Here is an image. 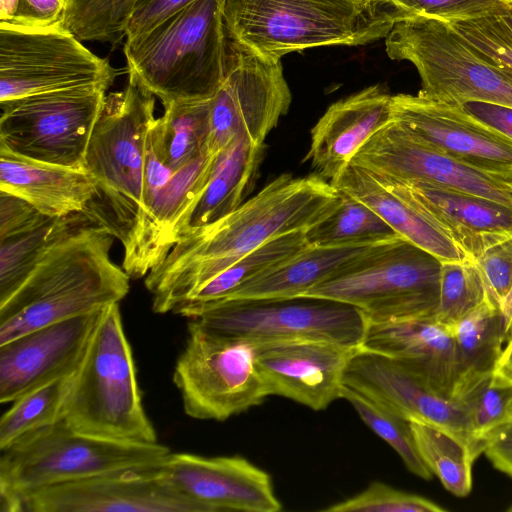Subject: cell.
<instances>
[{"label":"cell","instance_id":"25","mask_svg":"<svg viewBox=\"0 0 512 512\" xmlns=\"http://www.w3.org/2000/svg\"><path fill=\"white\" fill-rule=\"evenodd\" d=\"M390 241L340 246L310 245L289 260L245 282L221 300L300 298L309 289L355 269Z\"/></svg>","mask_w":512,"mask_h":512},{"label":"cell","instance_id":"36","mask_svg":"<svg viewBox=\"0 0 512 512\" xmlns=\"http://www.w3.org/2000/svg\"><path fill=\"white\" fill-rule=\"evenodd\" d=\"M72 374L19 397L0 419V451L24 435L63 419Z\"/></svg>","mask_w":512,"mask_h":512},{"label":"cell","instance_id":"42","mask_svg":"<svg viewBox=\"0 0 512 512\" xmlns=\"http://www.w3.org/2000/svg\"><path fill=\"white\" fill-rule=\"evenodd\" d=\"M405 17H425L449 22L485 16L512 0H388Z\"/></svg>","mask_w":512,"mask_h":512},{"label":"cell","instance_id":"35","mask_svg":"<svg viewBox=\"0 0 512 512\" xmlns=\"http://www.w3.org/2000/svg\"><path fill=\"white\" fill-rule=\"evenodd\" d=\"M410 423L417 450L430 471L450 493L467 496L472 489V465L476 459L471 450L436 426Z\"/></svg>","mask_w":512,"mask_h":512},{"label":"cell","instance_id":"43","mask_svg":"<svg viewBox=\"0 0 512 512\" xmlns=\"http://www.w3.org/2000/svg\"><path fill=\"white\" fill-rule=\"evenodd\" d=\"M474 262L489 297L501 310L512 291V238L488 248Z\"/></svg>","mask_w":512,"mask_h":512},{"label":"cell","instance_id":"45","mask_svg":"<svg viewBox=\"0 0 512 512\" xmlns=\"http://www.w3.org/2000/svg\"><path fill=\"white\" fill-rule=\"evenodd\" d=\"M45 216L23 198L0 190V239L30 228Z\"/></svg>","mask_w":512,"mask_h":512},{"label":"cell","instance_id":"33","mask_svg":"<svg viewBox=\"0 0 512 512\" xmlns=\"http://www.w3.org/2000/svg\"><path fill=\"white\" fill-rule=\"evenodd\" d=\"M339 206L306 231L312 246L378 243L400 237L373 209L340 191ZM402 238V237H401Z\"/></svg>","mask_w":512,"mask_h":512},{"label":"cell","instance_id":"30","mask_svg":"<svg viewBox=\"0 0 512 512\" xmlns=\"http://www.w3.org/2000/svg\"><path fill=\"white\" fill-rule=\"evenodd\" d=\"M452 334L459 379L494 373L507 341V331L504 315L489 295L456 325Z\"/></svg>","mask_w":512,"mask_h":512},{"label":"cell","instance_id":"40","mask_svg":"<svg viewBox=\"0 0 512 512\" xmlns=\"http://www.w3.org/2000/svg\"><path fill=\"white\" fill-rule=\"evenodd\" d=\"M445 23L482 58L512 78V3L485 16Z\"/></svg>","mask_w":512,"mask_h":512},{"label":"cell","instance_id":"39","mask_svg":"<svg viewBox=\"0 0 512 512\" xmlns=\"http://www.w3.org/2000/svg\"><path fill=\"white\" fill-rule=\"evenodd\" d=\"M138 0H67L64 27L81 41L117 44Z\"/></svg>","mask_w":512,"mask_h":512},{"label":"cell","instance_id":"22","mask_svg":"<svg viewBox=\"0 0 512 512\" xmlns=\"http://www.w3.org/2000/svg\"><path fill=\"white\" fill-rule=\"evenodd\" d=\"M374 177L436 225L472 261L512 238L510 205L429 183Z\"/></svg>","mask_w":512,"mask_h":512},{"label":"cell","instance_id":"29","mask_svg":"<svg viewBox=\"0 0 512 512\" xmlns=\"http://www.w3.org/2000/svg\"><path fill=\"white\" fill-rule=\"evenodd\" d=\"M210 100L172 102L164 105L148 131L159 159L176 172L207 153Z\"/></svg>","mask_w":512,"mask_h":512},{"label":"cell","instance_id":"2","mask_svg":"<svg viewBox=\"0 0 512 512\" xmlns=\"http://www.w3.org/2000/svg\"><path fill=\"white\" fill-rule=\"evenodd\" d=\"M114 239L79 213L24 284L0 304V345L120 303L130 290L131 278L110 258Z\"/></svg>","mask_w":512,"mask_h":512},{"label":"cell","instance_id":"8","mask_svg":"<svg viewBox=\"0 0 512 512\" xmlns=\"http://www.w3.org/2000/svg\"><path fill=\"white\" fill-rule=\"evenodd\" d=\"M384 39L390 59L415 66L421 79L419 95L453 106L479 101L512 107V78L482 58L447 23L406 17Z\"/></svg>","mask_w":512,"mask_h":512},{"label":"cell","instance_id":"49","mask_svg":"<svg viewBox=\"0 0 512 512\" xmlns=\"http://www.w3.org/2000/svg\"><path fill=\"white\" fill-rule=\"evenodd\" d=\"M494 375L498 379L512 384V335L507 338L502 354L495 367Z\"/></svg>","mask_w":512,"mask_h":512},{"label":"cell","instance_id":"9","mask_svg":"<svg viewBox=\"0 0 512 512\" xmlns=\"http://www.w3.org/2000/svg\"><path fill=\"white\" fill-rule=\"evenodd\" d=\"M442 262L398 237L365 262L325 281L300 298L324 299L359 309L368 322H391L435 315Z\"/></svg>","mask_w":512,"mask_h":512},{"label":"cell","instance_id":"31","mask_svg":"<svg viewBox=\"0 0 512 512\" xmlns=\"http://www.w3.org/2000/svg\"><path fill=\"white\" fill-rule=\"evenodd\" d=\"M78 215H46L30 228L0 239V304L24 284L48 248Z\"/></svg>","mask_w":512,"mask_h":512},{"label":"cell","instance_id":"46","mask_svg":"<svg viewBox=\"0 0 512 512\" xmlns=\"http://www.w3.org/2000/svg\"><path fill=\"white\" fill-rule=\"evenodd\" d=\"M23 11L19 27L47 28L64 23L67 0H22Z\"/></svg>","mask_w":512,"mask_h":512},{"label":"cell","instance_id":"41","mask_svg":"<svg viewBox=\"0 0 512 512\" xmlns=\"http://www.w3.org/2000/svg\"><path fill=\"white\" fill-rule=\"evenodd\" d=\"M321 511L443 512L446 509L422 496L398 490L380 481H373L360 493Z\"/></svg>","mask_w":512,"mask_h":512},{"label":"cell","instance_id":"3","mask_svg":"<svg viewBox=\"0 0 512 512\" xmlns=\"http://www.w3.org/2000/svg\"><path fill=\"white\" fill-rule=\"evenodd\" d=\"M228 38L281 59L310 48L364 45L406 18L388 0H224Z\"/></svg>","mask_w":512,"mask_h":512},{"label":"cell","instance_id":"24","mask_svg":"<svg viewBox=\"0 0 512 512\" xmlns=\"http://www.w3.org/2000/svg\"><path fill=\"white\" fill-rule=\"evenodd\" d=\"M392 120V95L380 84L333 103L311 130L305 160L330 182L359 149Z\"/></svg>","mask_w":512,"mask_h":512},{"label":"cell","instance_id":"38","mask_svg":"<svg viewBox=\"0 0 512 512\" xmlns=\"http://www.w3.org/2000/svg\"><path fill=\"white\" fill-rule=\"evenodd\" d=\"M488 298L474 261L443 262L435 320L451 332L471 311Z\"/></svg>","mask_w":512,"mask_h":512},{"label":"cell","instance_id":"15","mask_svg":"<svg viewBox=\"0 0 512 512\" xmlns=\"http://www.w3.org/2000/svg\"><path fill=\"white\" fill-rule=\"evenodd\" d=\"M162 463L111 471L36 491L21 512H207L166 478Z\"/></svg>","mask_w":512,"mask_h":512},{"label":"cell","instance_id":"21","mask_svg":"<svg viewBox=\"0 0 512 512\" xmlns=\"http://www.w3.org/2000/svg\"><path fill=\"white\" fill-rule=\"evenodd\" d=\"M101 312L51 324L0 345V403H12L34 389L73 374Z\"/></svg>","mask_w":512,"mask_h":512},{"label":"cell","instance_id":"51","mask_svg":"<svg viewBox=\"0 0 512 512\" xmlns=\"http://www.w3.org/2000/svg\"><path fill=\"white\" fill-rule=\"evenodd\" d=\"M501 311L505 318L507 338L512 335V291L501 307Z\"/></svg>","mask_w":512,"mask_h":512},{"label":"cell","instance_id":"19","mask_svg":"<svg viewBox=\"0 0 512 512\" xmlns=\"http://www.w3.org/2000/svg\"><path fill=\"white\" fill-rule=\"evenodd\" d=\"M252 346L269 395L291 399L315 411L324 410L341 398L344 371L360 348L317 340Z\"/></svg>","mask_w":512,"mask_h":512},{"label":"cell","instance_id":"12","mask_svg":"<svg viewBox=\"0 0 512 512\" xmlns=\"http://www.w3.org/2000/svg\"><path fill=\"white\" fill-rule=\"evenodd\" d=\"M106 91L76 87L0 102V145L32 160L83 169Z\"/></svg>","mask_w":512,"mask_h":512},{"label":"cell","instance_id":"7","mask_svg":"<svg viewBox=\"0 0 512 512\" xmlns=\"http://www.w3.org/2000/svg\"><path fill=\"white\" fill-rule=\"evenodd\" d=\"M170 453L159 441L87 435L61 419L1 450V511L21 512L22 500L36 491L120 469L158 465Z\"/></svg>","mask_w":512,"mask_h":512},{"label":"cell","instance_id":"28","mask_svg":"<svg viewBox=\"0 0 512 512\" xmlns=\"http://www.w3.org/2000/svg\"><path fill=\"white\" fill-rule=\"evenodd\" d=\"M263 152L264 144L236 139L218 154L205 189L177 234V242L243 203L255 182Z\"/></svg>","mask_w":512,"mask_h":512},{"label":"cell","instance_id":"53","mask_svg":"<svg viewBox=\"0 0 512 512\" xmlns=\"http://www.w3.org/2000/svg\"><path fill=\"white\" fill-rule=\"evenodd\" d=\"M507 511L512 512V505L507 509Z\"/></svg>","mask_w":512,"mask_h":512},{"label":"cell","instance_id":"1","mask_svg":"<svg viewBox=\"0 0 512 512\" xmlns=\"http://www.w3.org/2000/svg\"><path fill=\"white\" fill-rule=\"evenodd\" d=\"M340 202L338 189L318 174L279 175L230 214L181 238L145 276L153 312H173L244 255L278 236L308 230Z\"/></svg>","mask_w":512,"mask_h":512},{"label":"cell","instance_id":"47","mask_svg":"<svg viewBox=\"0 0 512 512\" xmlns=\"http://www.w3.org/2000/svg\"><path fill=\"white\" fill-rule=\"evenodd\" d=\"M459 107L471 118L512 141V107L479 102H465Z\"/></svg>","mask_w":512,"mask_h":512},{"label":"cell","instance_id":"23","mask_svg":"<svg viewBox=\"0 0 512 512\" xmlns=\"http://www.w3.org/2000/svg\"><path fill=\"white\" fill-rule=\"evenodd\" d=\"M361 348L393 358L435 393L452 399L459 379L455 341L434 316L368 322Z\"/></svg>","mask_w":512,"mask_h":512},{"label":"cell","instance_id":"37","mask_svg":"<svg viewBox=\"0 0 512 512\" xmlns=\"http://www.w3.org/2000/svg\"><path fill=\"white\" fill-rule=\"evenodd\" d=\"M341 398L347 400L361 420L397 452L411 473L424 480L432 478L433 473L417 450L410 421L344 385L341 389Z\"/></svg>","mask_w":512,"mask_h":512},{"label":"cell","instance_id":"34","mask_svg":"<svg viewBox=\"0 0 512 512\" xmlns=\"http://www.w3.org/2000/svg\"><path fill=\"white\" fill-rule=\"evenodd\" d=\"M452 400L465 413L473 436L486 445L487 440L508 424L512 403V384L494 373L460 378Z\"/></svg>","mask_w":512,"mask_h":512},{"label":"cell","instance_id":"27","mask_svg":"<svg viewBox=\"0 0 512 512\" xmlns=\"http://www.w3.org/2000/svg\"><path fill=\"white\" fill-rule=\"evenodd\" d=\"M332 185L373 209L400 237L431 253L442 263L468 259L436 225L382 185L372 174L350 162Z\"/></svg>","mask_w":512,"mask_h":512},{"label":"cell","instance_id":"17","mask_svg":"<svg viewBox=\"0 0 512 512\" xmlns=\"http://www.w3.org/2000/svg\"><path fill=\"white\" fill-rule=\"evenodd\" d=\"M343 385L408 421L436 426L465 444L477 458L485 444L472 433L460 406L412 375L396 360L359 348L343 375Z\"/></svg>","mask_w":512,"mask_h":512},{"label":"cell","instance_id":"14","mask_svg":"<svg viewBox=\"0 0 512 512\" xmlns=\"http://www.w3.org/2000/svg\"><path fill=\"white\" fill-rule=\"evenodd\" d=\"M291 101L281 59L230 40L224 78L210 99L207 153L218 154L236 139L264 144Z\"/></svg>","mask_w":512,"mask_h":512},{"label":"cell","instance_id":"4","mask_svg":"<svg viewBox=\"0 0 512 512\" xmlns=\"http://www.w3.org/2000/svg\"><path fill=\"white\" fill-rule=\"evenodd\" d=\"M155 96L128 78L122 91L106 95L84 158L96 194L82 212L107 229L123 248L132 243L144 215L143 180Z\"/></svg>","mask_w":512,"mask_h":512},{"label":"cell","instance_id":"32","mask_svg":"<svg viewBox=\"0 0 512 512\" xmlns=\"http://www.w3.org/2000/svg\"><path fill=\"white\" fill-rule=\"evenodd\" d=\"M306 231L290 232L264 243L210 280L182 304L208 303L227 297L245 282L289 260L309 247Z\"/></svg>","mask_w":512,"mask_h":512},{"label":"cell","instance_id":"11","mask_svg":"<svg viewBox=\"0 0 512 512\" xmlns=\"http://www.w3.org/2000/svg\"><path fill=\"white\" fill-rule=\"evenodd\" d=\"M172 378L184 412L197 420L224 421L269 396L252 344L193 320Z\"/></svg>","mask_w":512,"mask_h":512},{"label":"cell","instance_id":"50","mask_svg":"<svg viewBox=\"0 0 512 512\" xmlns=\"http://www.w3.org/2000/svg\"><path fill=\"white\" fill-rule=\"evenodd\" d=\"M22 11V0H0V22L19 27Z\"/></svg>","mask_w":512,"mask_h":512},{"label":"cell","instance_id":"6","mask_svg":"<svg viewBox=\"0 0 512 512\" xmlns=\"http://www.w3.org/2000/svg\"><path fill=\"white\" fill-rule=\"evenodd\" d=\"M63 419L96 437L158 442L148 418L119 303L102 310L85 354L72 374Z\"/></svg>","mask_w":512,"mask_h":512},{"label":"cell","instance_id":"52","mask_svg":"<svg viewBox=\"0 0 512 512\" xmlns=\"http://www.w3.org/2000/svg\"><path fill=\"white\" fill-rule=\"evenodd\" d=\"M512 424V403H511V406H510V411H509V421H508V424ZM506 426V425H505Z\"/></svg>","mask_w":512,"mask_h":512},{"label":"cell","instance_id":"44","mask_svg":"<svg viewBox=\"0 0 512 512\" xmlns=\"http://www.w3.org/2000/svg\"><path fill=\"white\" fill-rule=\"evenodd\" d=\"M196 0H138L125 29V40L150 31L162 21Z\"/></svg>","mask_w":512,"mask_h":512},{"label":"cell","instance_id":"16","mask_svg":"<svg viewBox=\"0 0 512 512\" xmlns=\"http://www.w3.org/2000/svg\"><path fill=\"white\" fill-rule=\"evenodd\" d=\"M351 162L379 178L429 183L512 206V180L451 158L393 119L359 149Z\"/></svg>","mask_w":512,"mask_h":512},{"label":"cell","instance_id":"54","mask_svg":"<svg viewBox=\"0 0 512 512\" xmlns=\"http://www.w3.org/2000/svg\"><path fill=\"white\" fill-rule=\"evenodd\" d=\"M374 1H378V0H374Z\"/></svg>","mask_w":512,"mask_h":512},{"label":"cell","instance_id":"26","mask_svg":"<svg viewBox=\"0 0 512 512\" xmlns=\"http://www.w3.org/2000/svg\"><path fill=\"white\" fill-rule=\"evenodd\" d=\"M0 190L19 196L52 217L82 213L96 194L84 169L32 160L0 145Z\"/></svg>","mask_w":512,"mask_h":512},{"label":"cell","instance_id":"13","mask_svg":"<svg viewBox=\"0 0 512 512\" xmlns=\"http://www.w3.org/2000/svg\"><path fill=\"white\" fill-rule=\"evenodd\" d=\"M118 75L63 24L23 28L0 22V102L76 87L108 89Z\"/></svg>","mask_w":512,"mask_h":512},{"label":"cell","instance_id":"18","mask_svg":"<svg viewBox=\"0 0 512 512\" xmlns=\"http://www.w3.org/2000/svg\"><path fill=\"white\" fill-rule=\"evenodd\" d=\"M392 119L423 143L472 168L512 180V141L459 106L392 95Z\"/></svg>","mask_w":512,"mask_h":512},{"label":"cell","instance_id":"5","mask_svg":"<svg viewBox=\"0 0 512 512\" xmlns=\"http://www.w3.org/2000/svg\"><path fill=\"white\" fill-rule=\"evenodd\" d=\"M224 0H196L156 27L125 40L128 78L172 102L210 100L226 71Z\"/></svg>","mask_w":512,"mask_h":512},{"label":"cell","instance_id":"10","mask_svg":"<svg viewBox=\"0 0 512 512\" xmlns=\"http://www.w3.org/2000/svg\"><path fill=\"white\" fill-rule=\"evenodd\" d=\"M173 313L250 344L317 340L361 347L368 326L359 309L314 298L185 303Z\"/></svg>","mask_w":512,"mask_h":512},{"label":"cell","instance_id":"48","mask_svg":"<svg viewBox=\"0 0 512 512\" xmlns=\"http://www.w3.org/2000/svg\"><path fill=\"white\" fill-rule=\"evenodd\" d=\"M484 453L495 468L512 477V424L503 426L487 440Z\"/></svg>","mask_w":512,"mask_h":512},{"label":"cell","instance_id":"20","mask_svg":"<svg viewBox=\"0 0 512 512\" xmlns=\"http://www.w3.org/2000/svg\"><path fill=\"white\" fill-rule=\"evenodd\" d=\"M168 481L207 512H277L270 475L240 456L170 453L162 462Z\"/></svg>","mask_w":512,"mask_h":512}]
</instances>
